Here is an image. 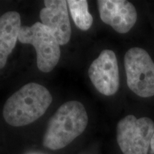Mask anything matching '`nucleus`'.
I'll return each mask as SVG.
<instances>
[{
	"instance_id": "obj_1",
	"label": "nucleus",
	"mask_w": 154,
	"mask_h": 154,
	"mask_svg": "<svg viewBox=\"0 0 154 154\" xmlns=\"http://www.w3.org/2000/svg\"><path fill=\"white\" fill-rule=\"evenodd\" d=\"M51 102L52 96L47 88L29 83L7 100L3 108L4 119L10 126H26L42 116Z\"/></svg>"
},
{
	"instance_id": "obj_2",
	"label": "nucleus",
	"mask_w": 154,
	"mask_h": 154,
	"mask_svg": "<svg viewBox=\"0 0 154 154\" xmlns=\"http://www.w3.org/2000/svg\"><path fill=\"white\" fill-rule=\"evenodd\" d=\"M88 121L85 107L81 102L69 101L63 103L48 123L44 146L54 151L66 147L85 131Z\"/></svg>"
},
{
	"instance_id": "obj_3",
	"label": "nucleus",
	"mask_w": 154,
	"mask_h": 154,
	"mask_svg": "<svg viewBox=\"0 0 154 154\" xmlns=\"http://www.w3.org/2000/svg\"><path fill=\"white\" fill-rule=\"evenodd\" d=\"M18 40L34 47L37 67L41 72H51L59 63L61 45L52 32L41 22H36L31 26H22Z\"/></svg>"
},
{
	"instance_id": "obj_4",
	"label": "nucleus",
	"mask_w": 154,
	"mask_h": 154,
	"mask_svg": "<svg viewBox=\"0 0 154 154\" xmlns=\"http://www.w3.org/2000/svg\"><path fill=\"white\" fill-rule=\"evenodd\" d=\"M128 88L142 98L154 96V62L145 49L131 48L124 56Z\"/></svg>"
},
{
	"instance_id": "obj_5",
	"label": "nucleus",
	"mask_w": 154,
	"mask_h": 154,
	"mask_svg": "<svg viewBox=\"0 0 154 154\" xmlns=\"http://www.w3.org/2000/svg\"><path fill=\"white\" fill-rule=\"evenodd\" d=\"M153 134L154 123L148 117L128 115L117 124V143L124 154H148Z\"/></svg>"
},
{
	"instance_id": "obj_6",
	"label": "nucleus",
	"mask_w": 154,
	"mask_h": 154,
	"mask_svg": "<svg viewBox=\"0 0 154 154\" xmlns=\"http://www.w3.org/2000/svg\"><path fill=\"white\" fill-rule=\"evenodd\" d=\"M88 76L94 87L105 96H112L119 88L118 61L112 50L104 49L88 69Z\"/></svg>"
},
{
	"instance_id": "obj_7",
	"label": "nucleus",
	"mask_w": 154,
	"mask_h": 154,
	"mask_svg": "<svg viewBox=\"0 0 154 154\" xmlns=\"http://www.w3.org/2000/svg\"><path fill=\"white\" fill-rule=\"evenodd\" d=\"M100 18L120 34L128 33L137 21V11L126 0L97 1Z\"/></svg>"
},
{
	"instance_id": "obj_8",
	"label": "nucleus",
	"mask_w": 154,
	"mask_h": 154,
	"mask_svg": "<svg viewBox=\"0 0 154 154\" xmlns=\"http://www.w3.org/2000/svg\"><path fill=\"white\" fill-rule=\"evenodd\" d=\"M39 13L41 23L52 32L61 46L68 44L72 36L67 1L46 0Z\"/></svg>"
},
{
	"instance_id": "obj_9",
	"label": "nucleus",
	"mask_w": 154,
	"mask_h": 154,
	"mask_svg": "<svg viewBox=\"0 0 154 154\" xmlns=\"http://www.w3.org/2000/svg\"><path fill=\"white\" fill-rule=\"evenodd\" d=\"M21 28V17L17 11H8L0 17V69L5 66L14 49Z\"/></svg>"
},
{
	"instance_id": "obj_10",
	"label": "nucleus",
	"mask_w": 154,
	"mask_h": 154,
	"mask_svg": "<svg viewBox=\"0 0 154 154\" xmlns=\"http://www.w3.org/2000/svg\"><path fill=\"white\" fill-rule=\"evenodd\" d=\"M67 5L76 26L82 31H87L93 24V17L88 12L86 0H68Z\"/></svg>"
},
{
	"instance_id": "obj_11",
	"label": "nucleus",
	"mask_w": 154,
	"mask_h": 154,
	"mask_svg": "<svg viewBox=\"0 0 154 154\" xmlns=\"http://www.w3.org/2000/svg\"><path fill=\"white\" fill-rule=\"evenodd\" d=\"M151 151L154 153V134H153V137H152V140H151Z\"/></svg>"
}]
</instances>
